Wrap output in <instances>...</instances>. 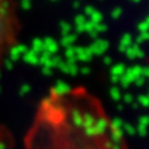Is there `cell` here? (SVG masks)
Masks as SVG:
<instances>
[{
    "instance_id": "cell-2",
    "label": "cell",
    "mask_w": 149,
    "mask_h": 149,
    "mask_svg": "<svg viewBox=\"0 0 149 149\" xmlns=\"http://www.w3.org/2000/svg\"><path fill=\"white\" fill-rule=\"evenodd\" d=\"M21 32L17 0H0V71L20 44Z\"/></svg>"
},
{
    "instance_id": "cell-1",
    "label": "cell",
    "mask_w": 149,
    "mask_h": 149,
    "mask_svg": "<svg viewBox=\"0 0 149 149\" xmlns=\"http://www.w3.org/2000/svg\"><path fill=\"white\" fill-rule=\"evenodd\" d=\"M24 149H129V146L92 91L83 86H58L40 100Z\"/></svg>"
},
{
    "instance_id": "cell-3",
    "label": "cell",
    "mask_w": 149,
    "mask_h": 149,
    "mask_svg": "<svg viewBox=\"0 0 149 149\" xmlns=\"http://www.w3.org/2000/svg\"><path fill=\"white\" fill-rule=\"evenodd\" d=\"M15 142L11 132L8 128L0 125V149H14Z\"/></svg>"
}]
</instances>
